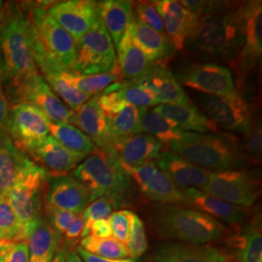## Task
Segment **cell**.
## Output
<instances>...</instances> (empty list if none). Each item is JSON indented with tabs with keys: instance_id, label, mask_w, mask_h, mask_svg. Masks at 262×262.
I'll use <instances>...</instances> for the list:
<instances>
[{
	"instance_id": "cell-53",
	"label": "cell",
	"mask_w": 262,
	"mask_h": 262,
	"mask_svg": "<svg viewBox=\"0 0 262 262\" xmlns=\"http://www.w3.org/2000/svg\"><path fill=\"white\" fill-rule=\"evenodd\" d=\"M66 262H83L76 251H71L66 254Z\"/></svg>"
},
{
	"instance_id": "cell-52",
	"label": "cell",
	"mask_w": 262,
	"mask_h": 262,
	"mask_svg": "<svg viewBox=\"0 0 262 262\" xmlns=\"http://www.w3.org/2000/svg\"><path fill=\"white\" fill-rule=\"evenodd\" d=\"M13 9L10 8L9 4L0 1V28L5 24V21L9 18Z\"/></svg>"
},
{
	"instance_id": "cell-25",
	"label": "cell",
	"mask_w": 262,
	"mask_h": 262,
	"mask_svg": "<svg viewBox=\"0 0 262 262\" xmlns=\"http://www.w3.org/2000/svg\"><path fill=\"white\" fill-rule=\"evenodd\" d=\"M33 163L14 145L7 132L0 135V195L5 196Z\"/></svg>"
},
{
	"instance_id": "cell-43",
	"label": "cell",
	"mask_w": 262,
	"mask_h": 262,
	"mask_svg": "<svg viewBox=\"0 0 262 262\" xmlns=\"http://www.w3.org/2000/svg\"><path fill=\"white\" fill-rule=\"evenodd\" d=\"M0 262H28V241H1Z\"/></svg>"
},
{
	"instance_id": "cell-46",
	"label": "cell",
	"mask_w": 262,
	"mask_h": 262,
	"mask_svg": "<svg viewBox=\"0 0 262 262\" xmlns=\"http://www.w3.org/2000/svg\"><path fill=\"white\" fill-rule=\"evenodd\" d=\"M108 221L111 225L112 236L119 242L125 245L129 235L128 210H122L112 213Z\"/></svg>"
},
{
	"instance_id": "cell-27",
	"label": "cell",
	"mask_w": 262,
	"mask_h": 262,
	"mask_svg": "<svg viewBox=\"0 0 262 262\" xmlns=\"http://www.w3.org/2000/svg\"><path fill=\"white\" fill-rule=\"evenodd\" d=\"M140 81L151 89L160 105L190 103L187 93L179 83L178 79L165 64L156 62L150 72Z\"/></svg>"
},
{
	"instance_id": "cell-7",
	"label": "cell",
	"mask_w": 262,
	"mask_h": 262,
	"mask_svg": "<svg viewBox=\"0 0 262 262\" xmlns=\"http://www.w3.org/2000/svg\"><path fill=\"white\" fill-rule=\"evenodd\" d=\"M47 178V171L33 163L5 195L25 229L27 239L42 220V191Z\"/></svg>"
},
{
	"instance_id": "cell-55",
	"label": "cell",
	"mask_w": 262,
	"mask_h": 262,
	"mask_svg": "<svg viewBox=\"0 0 262 262\" xmlns=\"http://www.w3.org/2000/svg\"><path fill=\"white\" fill-rule=\"evenodd\" d=\"M232 262H239L238 261V260H237V259H234V260H233V261Z\"/></svg>"
},
{
	"instance_id": "cell-24",
	"label": "cell",
	"mask_w": 262,
	"mask_h": 262,
	"mask_svg": "<svg viewBox=\"0 0 262 262\" xmlns=\"http://www.w3.org/2000/svg\"><path fill=\"white\" fill-rule=\"evenodd\" d=\"M72 123L94 142L100 150H105L111 142L105 116L98 105L97 94L73 111ZM71 123V124H72Z\"/></svg>"
},
{
	"instance_id": "cell-19",
	"label": "cell",
	"mask_w": 262,
	"mask_h": 262,
	"mask_svg": "<svg viewBox=\"0 0 262 262\" xmlns=\"http://www.w3.org/2000/svg\"><path fill=\"white\" fill-rule=\"evenodd\" d=\"M154 161L182 190L187 188L202 190L211 174L210 171L197 166L171 150L161 151Z\"/></svg>"
},
{
	"instance_id": "cell-45",
	"label": "cell",
	"mask_w": 262,
	"mask_h": 262,
	"mask_svg": "<svg viewBox=\"0 0 262 262\" xmlns=\"http://www.w3.org/2000/svg\"><path fill=\"white\" fill-rule=\"evenodd\" d=\"M245 140L242 145L244 152L251 155L255 159L261 157L262 133L260 123H253L251 127L244 133Z\"/></svg>"
},
{
	"instance_id": "cell-13",
	"label": "cell",
	"mask_w": 262,
	"mask_h": 262,
	"mask_svg": "<svg viewBox=\"0 0 262 262\" xmlns=\"http://www.w3.org/2000/svg\"><path fill=\"white\" fill-rule=\"evenodd\" d=\"M121 166L150 200L168 205L184 204L183 190L173 184L168 176L157 166L155 161H149L138 167H129L122 164Z\"/></svg>"
},
{
	"instance_id": "cell-10",
	"label": "cell",
	"mask_w": 262,
	"mask_h": 262,
	"mask_svg": "<svg viewBox=\"0 0 262 262\" xmlns=\"http://www.w3.org/2000/svg\"><path fill=\"white\" fill-rule=\"evenodd\" d=\"M7 134L23 152H31L50 135V121L35 106L27 102L10 109Z\"/></svg>"
},
{
	"instance_id": "cell-26",
	"label": "cell",
	"mask_w": 262,
	"mask_h": 262,
	"mask_svg": "<svg viewBox=\"0 0 262 262\" xmlns=\"http://www.w3.org/2000/svg\"><path fill=\"white\" fill-rule=\"evenodd\" d=\"M116 49L118 51L117 64L124 81L140 80L150 72L156 63L137 46L128 29Z\"/></svg>"
},
{
	"instance_id": "cell-44",
	"label": "cell",
	"mask_w": 262,
	"mask_h": 262,
	"mask_svg": "<svg viewBox=\"0 0 262 262\" xmlns=\"http://www.w3.org/2000/svg\"><path fill=\"white\" fill-rule=\"evenodd\" d=\"M114 205L112 202L106 198L100 197L95 199L81 213L85 222H93L97 220H108L112 215Z\"/></svg>"
},
{
	"instance_id": "cell-12",
	"label": "cell",
	"mask_w": 262,
	"mask_h": 262,
	"mask_svg": "<svg viewBox=\"0 0 262 262\" xmlns=\"http://www.w3.org/2000/svg\"><path fill=\"white\" fill-rule=\"evenodd\" d=\"M200 102L206 111L207 117L216 127L244 134L253 124L249 104L236 92L229 96L204 94Z\"/></svg>"
},
{
	"instance_id": "cell-14",
	"label": "cell",
	"mask_w": 262,
	"mask_h": 262,
	"mask_svg": "<svg viewBox=\"0 0 262 262\" xmlns=\"http://www.w3.org/2000/svg\"><path fill=\"white\" fill-rule=\"evenodd\" d=\"M178 81L207 95L229 96L235 93L234 80L230 70L215 62L190 66L180 73Z\"/></svg>"
},
{
	"instance_id": "cell-17",
	"label": "cell",
	"mask_w": 262,
	"mask_h": 262,
	"mask_svg": "<svg viewBox=\"0 0 262 262\" xmlns=\"http://www.w3.org/2000/svg\"><path fill=\"white\" fill-rule=\"evenodd\" d=\"M242 37L241 57L247 66H252L262 54L261 1L244 3L235 10Z\"/></svg>"
},
{
	"instance_id": "cell-18",
	"label": "cell",
	"mask_w": 262,
	"mask_h": 262,
	"mask_svg": "<svg viewBox=\"0 0 262 262\" xmlns=\"http://www.w3.org/2000/svg\"><path fill=\"white\" fill-rule=\"evenodd\" d=\"M234 254L206 245L166 242L157 249L154 262H232Z\"/></svg>"
},
{
	"instance_id": "cell-2",
	"label": "cell",
	"mask_w": 262,
	"mask_h": 262,
	"mask_svg": "<svg viewBox=\"0 0 262 262\" xmlns=\"http://www.w3.org/2000/svg\"><path fill=\"white\" fill-rule=\"evenodd\" d=\"M33 56L43 74L71 71L75 61L76 43L44 7L30 12Z\"/></svg>"
},
{
	"instance_id": "cell-47",
	"label": "cell",
	"mask_w": 262,
	"mask_h": 262,
	"mask_svg": "<svg viewBox=\"0 0 262 262\" xmlns=\"http://www.w3.org/2000/svg\"><path fill=\"white\" fill-rule=\"evenodd\" d=\"M45 211L48 216V223L61 236L76 216L74 213L48 205H45Z\"/></svg>"
},
{
	"instance_id": "cell-15",
	"label": "cell",
	"mask_w": 262,
	"mask_h": 262,
	"mask_svg": "<svg viewBox=\"0 0 262 262\" xmlns=\"http://www.w3.org/2000/svg\"><path fill=\"white\" fill-rule=\"evenodd\" d=\"M49 14L66 32L78 42L99 19L98 2L91 0H68L54 4Z\"/></svg>"
},
{
	"instance_id": "cell-11",
	"label": "cell",
	"mask_w": 262,
	"mask_h": 262,
	"mask_svg": "<svg viewBox=\"0 0 262 262\" xmlns=\"http://www.w3.org/2000/svg\"><path fill=\"white\" fill-rule=\"evenodd\" d=\"M13 89L17 103L27 102L35 106L51 122L72 123L73 110L66 107L44 77L39 74L30 77L13 84Z\"/></svg>"
},
{
	"instance_id": "cell-54",
	"label": "cell",
	"mask_w": 262,
	"mask_h": 262,
	"mask_svg": "<svg viewBox=\"0 0 262 262\" xmlns=\"http://www.w3.org/2000/svg\"><path fill=\"white\" fill-rule=\"evenodd\" d=\"M66 254H67V253H66V251L64 249L58 250V251L56 252V255H55V257H54V259H53V261L52 262H66Z\"/></svg>"
},
{
	"instance_id": "cell-31",
	"label": "cell",
	"mask_w": 262,
	"mask_h": 262,
	"mask_svg": "<svg viewBox=\"0 0 262 262\" xmlns=\"http://www.w3.org/2000/svg\"><path fill=\"white\" fill-rule=\"evenodd\" d=\"M61 237L42 219L28 236V262L53 261Z\"/></svg>"
},
{
	"instance_id": "cell-50",
	"label": "cell",
	"mask_w": 262,
	"mask_h": 262,
	"mask_svg": "<svg viewBox=\"0 0 262 262\" xmlns=\"http://www.w3.org/2000/svg\"><path fill=\"white\" fill-rule=\"evenodd\" d=\"M9 102L6 94L0 86V135L7 132V123L9 118Z\"/></svg>"
},
{
	"instance_id": "cell-23",
	"label": "cell",
	"mask_w": 262,
	"mask_h": 262,
	"mask_svg": "<svg viewBox=\"0 0 262 262\" xmlns=\"http://www.w3.org/2000/svg\"><path fill=\"white\" fill-rule=\"evenodd\" d=\"M179 130L193 133H215L217 127L193 104H162L154 109Z\"/></svg>"
},
{
	"instance_id": "cell-3",
	"label": "cell",
	"mask_w": 262,
	"mask_h": 262,
	"mask_svg": "<svg viewBox=\"0 0 262 262\" xmlns=\"http://www.w3.org/2000/svg\"><path fill=\"white\" fill-rule=\"evenodd\" d=\"M234 11L225 10L199 18L187 39V51L202 59H229L242 50Z\"/></svg>"
},
{
	"instance_id": "cell-49",
	"label": "cell",
	"mask_w": 262,
	"mask_h": 262,
	"mask_svg": "<svg viewBox=\"0 0 262 262\" xmlns=\"http://www.w3.org/2000/svg\"><path fill=\"white\" fill-rule=\"evenodd\" d=\"M84 225H85V221H84V216L82 215V214L76 215L72 223L67 227L66 232L62 234L64 237L66 243L68 245L77 243L79 241V239L82 238Z\"/></svg>"
},
{
	"instance_id": "cell-48",
	"label": "cell",
	"mask_w": 262,
	"mask_h": 262,
	"mask_svg": "<svg viewBox=\"0 0 262 262\" xmlns=\"http://www.w3.org/2000/svg\"><path fill=\"white\" fill-rule=\"evenodd\" d=\"M86 236H94L96 238H110L112 237V229L108 220H97L93 222H85L82 239Z\"/></svg>"
},
{
	"instance_id": "cell-33",
	"label": "cell",
	"mask_w": 262,
	"mask_h": 262,
	"mask_svg": "<svg viewBox=\"0 0 262 262\" xmlns=\"http://www.w3.org/2000/svg\"><path fill=\"white\" fill-rule=\"evenodd\" d=\"M133 134H147L155 137L162 144H170L183 138L185 132L178 128L165 118L155 112L143 108L139 122Z\"/></svg>"
},
{
	"instance_id": "cell-42",
	"label": "cell",
	"mask_w": 262,
	"mask_h": 262,
	"mask_svg": "<svg viewBox=\"0 0 262 262\" xmlns=\"http://www.w3.org/2000/svg\"><path fill=\"white\" fill-rule=\"evenodd\" d=\"M133 17L148 28L165 34L163 20L154 1H142L136 4L135 10L133 11Z\"/></svg>"
},
{
	"instance_id": "cell-34",
	"label": "cell",
	"mask_w": 262,
	"mask_h": 262,
	"mask_svg": "<svg viewBox=\"0 0 262 262\" xmlns=\"http://www.w3.org/2000/svg\"><path fill=\"white\" fill-rule=\"evenodd\" d=\"M50 134L66 149L84 158L97 149L83 131L71 123L50 122Z\"/></svg>"
},
{
	"instance_id": "cell-28",
	"label": "cell",
	"mask_w": 262,
	"mask_h": 262,
	"mask_svg": "<svg viewBox=\"0 0 262 262\" xmlns=\"http://www.w3.org/2000/svg\"><path fill=\"white\" fill-rule=\"evenodd\" d=\"M30 155L43 166L42 168L58 175L75 169L85 159L66 149L52 135H49Z\"/></svg>"
},
{
	"instance_id": "cell-9",
	"label": "cell",
	"mask_w": 262,
	"mask_h": 262,
	"mask_svg": "<svg viewBox=\"0 0 262 262\" xmlns=\"http://www.w3.org/2000/svg\"><path fill=\"white\" fill-rule=\"evenodd\" d=\"M202 191L236 206H252L260 195V175L250 169L211 172Z\"/></svg>"
},
{
	"instance_id": "cell-29",
	"label": "cell",
	"mask_w": 262,
	"mask_h": 262,
	"mask_svg": "<svg viewBox=\"0 0 262 262\" xmlns=\"http://www.w3.org/2000/svg\"><path fill=\"white\" fill-rule=\"evenodd\" d=\"M99 19L112 39L114 47H118L133 18L130 1L106 0L98 2Z\"/></svg>"
},
{
	"instance_id": "cell-16",
	"label": "cell",
	"mask_w": 262,
	"mask_h": 262,
	"mask_svg": "<svg viewBox=\"0 0 262 262\" xmlns=\"http://www.w3.org/2000/svg\"><path fill=\"white\" fill-rule=\"evenodd\" d=\"M163 145L160 141L147 134H132L110 142L103 150L120 164L138 167L154 161L161 152Z\"/></svg>"
},
{
	"instance_id": "cell-8",
	"label": "cell",
	"mask_w": 262,
	"mask_h": 262,
	"mask_svg": "<svg viewBox=\"0 0 262 262\" xmlns=\"http://www.w3.org/2000/svg\"><path fill=\"white\" fill-rule=\"evenodd\" d=\"M117 66L112 39L100 19L76 42V56L71 72L81 75L105 74Z\"/></svg>"
},
{
	"instance_id": "cell-5",
	"label": "cell",
	"mask_w": 262,
	"mask_h": 262,
	"mask_svg": "<svg viewBox=\"0 0 262 262\" xmlns=\"http://www.w3.org/2000/svg\"><path fill=\"white\" fill-rule=\"evenodd\" d=\"M96 150L76 167L73 177L88 189L90 203L106 197L115 208L121 206L129 193L130 177L116 159Z\"/></svg>"
},
{
	"instance_id": "cell-22",
	"label": "cell",
	"mask_w": 262,
	"mask_h": 262,
	"mask_svg": "<svg viewBox=\"0 0 262 262\" xmlns=\"http://www.w3.org/2000/svg\"><path fill=\"white\" fill-rule=\"evenodd\" d=\"M183 193L185 197L184 204L190 205L193 209L227 225H241L250 215L246 208L225 202L200 189L187 188L183 190Z\"/></svg>"
},
{
	"instance_id": "cell-6",
	"label": "cell",
	"mask_w": 262,
	"mask_h": 262,
	"mask_svg": "<svg viewBox=\"0 0 262 262\" xmlns=\"http://www.w3.org/2000/svg\"><path fill=\"white\" fill-rule=\"evenodd\" d=\"M0 43L6 74L13 84L37 75L33 56V35L29 17L13 10L0 28Z\"/></svg>"
},
{
	"instance_id": "cell-32",
	"label": "cell",
	"mask_w": 262,
	"mask_h": 262,
	"mask_svg": "<svg viewBox=\"0 0 262 262\" xmlns=\"http://www.w3.org/2000/svg\"><path fill=\"white\" fill-rule=\"evenodd\" d=\"M229 247L236 250L239 262H262V235L260 216H255L244 228L243 233L229 239Z\"/></svg>"
},
{
	"instance_id": "cell-38",
	"label": "cell",
	"mask_w": 262,
	"mask_h": 262,
	"mask_svg": "<svg viewBox=\"0 0 262 262\" xmlns=\"http://www.w3.org/2000/svg\"><path fill=\"white\" fill-rule=\"evenodd\" d=\"M118 88L123 100L136 108H147L159 104L151 89L140 80L120 81Z\"/></svg>"
},
{
	"instance_id": "cell-1",
	"label": "cell",
	"mask_w": 262,
	"mask_h": 262,
	"mask_svg": "<svg viewBox=\"0 0 262 262\" xmlns=\"http://www.w3.org/2000/svg\"><path fill=\"white\" fill-rule=\"evenodd\" d=\"M171 151L210 172L239 170L249 164L239 139L228 133L185 132L167 145Z\"/></svg>"
},
{
	"instance_id": "cell-30",
	"label": "cell",
	"mask_w": 262,
	"mask_h": 262,
	"mask_svg": "<svg viewBox=\"0 0 262 262\" xmlns=\"http://www.w3.org/2000/svg\"><path fill=\"white\" fill-rule=\"evenodd\" d=\"M128 30L137 46L152 62L164 60L173 56L176 51L165 34L148 28L134 17L132 18Z\"/></svg>"
},
{
	"instance_id": "cell-39",
	"label": "cell",
	"mask_w": 262,
	"mask_h": 262,
	"mask_svg": "<svg viewBox=\"0 0 262 262\" xmlns=\"http://www.w3.org/2000/svg\"><path fill=\"white\" fill-rule=\"evenodd\" d=\"M27 235L6 197L0 195V242L24 241Z\"/></svg>"
},
{
	"instance_id": "cell-41",
	"label": "cell",
	"mask_w": 262,
	"mask_h": 262,
	"mask_svg": "<svg viewBox=\"0 0 262 262\" xmlns=\"http://www.w3.org/2000/svg\"><path fill=\"white\" fill-rule=\"evenodd\" d=\"M129 216V235L126 242V248L129 257L137 259L148 250V241L144 223L140 217L133 212L128 211Z\"/></svg>"
},
{
	"instance_id": "cell-37",
	"label": "cell",
	"mask_w": 262,
	"mask_h": 262,
	"mask_svg": "<svg viewBox=\"0 0 262 262\" xmlns=\"http://www.w3.org/2000/svg\"><path fill=\"white\" fill-rule=\"evenodd\" d=\"M142 111L143 108H136L127 104L122 111L105 118L111 141L132 135L139 122Z\"/></svg>"
},
{
	"instance_id": "cell-4",
	"label": "cell",
	"mask_w": 262,
	"mask_h": 262,
	"mask_svg": "<svg viewBox=\"0 0 262 262\" xmlns=\"http://www.w3.org/2000/svg\"><path fill=\"white\" fill-rule=\"evenodd\" d=\"M154 224L159 235L180 243L206 245L223 238L226 226L196 209L168 205L155 215Z\"/></svg>"
},
{
	"instance_id": "cell-35",
	"label": "cell",
	"mask_w": 262,
	"mask_h": 262,
	"mask_svg": "<svg viewBox=\"0 0 262 262\" xmlns=\"http://www.w3.org/2000/svg\"><path fill=\"white\" fill-rule=\"evenodd\" d=\"M58 74L66 83L75 88L76 90L92 96L94 94L102 93L109 85L116 82H120V79L122 78L118 64L113 71L105 74L81 75L71 71H62L58 72Z\"/></svg>"
},
{
	"instance_id": "cell-21",
	"label": "cell",
	"mask_w": 262,
	"mask_h": 262,
	"mask_svg": "<svg viewBox=\"0 0 262 262\" xmlns=\"http://www.w3.org/2000/svg\"><path fill=\"white\" fill-rule=\"evenodd\" d=\"M90 203L88 189L73 176L58 175L49 183L46 205L81 214Z\"/></svg>"
},
{
	"instance_id": "cell-40",
	"label": "cell",
	"mask_w": 262,
	"mask_h": 262,
	"mask_svg": "<svg viewBox=\"0 0 262 262\" xmlns=\"http://www.w3.org/2000/svg\"><path fill=\"white\" fill-rule=\"evenodd\" d=\"M45 80L51 89L54 91V93L62 98V100L66 102L73 111L81 107L83 104L85 103L92 95L84 94L72 85L66 83V81L59 76L58 72L54 73H48L45 74Z\"/></svg>"
},
{
	"instance_id": "cell-36",
	"label": "cell",
	"mask_w": 262,
	"mask_h": 262,
	"mask_svg": "<svg viewBox=\"0 0 262 262\" xmlns=\"http://www.w3.org/2000/svg\"><path fill=\"white\" fill-rule=\"evenodd\" d=\"M80 248L88 253L104 258L123 259L129 257L126 246L112 237L96 238L94 236H86L82 239Z\"/></svg>"
},
{
	"instance_id": "cell-51",
	"label": "cell",
	"mask_w": 262,
	"mask_h": 262,
	"mask_svg": "<svg viewBox=\"0 0 262 262\" xmlns=\"http://www.w3.org/2000/svg\"><path fill=\"white\" fill-rule=\"evenodd\" d=\"M77 253L79 254V256L81 257V259L83 262H137L136 259H133L131 257L128 258H123V259H110V258H104L100 257L97 255H94L93 253H88L82 248H78L77 249Z\"/></svg>"
},
{
	"instance_id": "cell-20",
	"label": "cell",
	"mask_w": 262,
	"mask_h": 262,
	"mask_svg": "<svg viewBox=\"0 0 262 262\" xmlns=\"http://www.w3.org/2000/svg\"><path fill=\"white\" fill-rule=\"evenodd\" d=\"M154 2L163 20L165 35L176 51L183 50L196 26L198 18L184 7L180 1L161 0Z\"/></svg>"
}]
</instances>
